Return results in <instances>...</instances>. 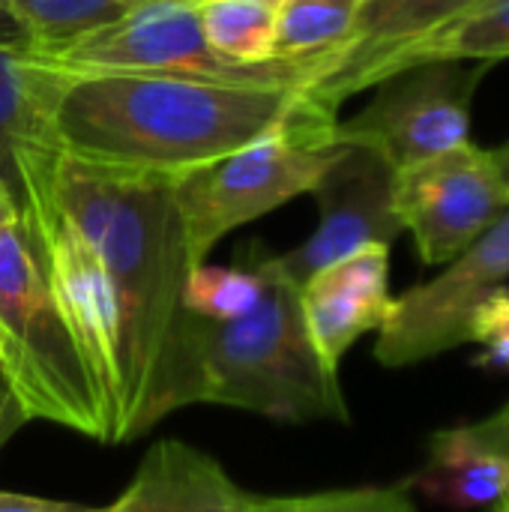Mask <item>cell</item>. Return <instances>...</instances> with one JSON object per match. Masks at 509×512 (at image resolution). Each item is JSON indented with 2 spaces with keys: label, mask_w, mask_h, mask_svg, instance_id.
<instances>
[{
  "label": "cell",
  "mask_w": 509,
  "mask_h": 512,
  "mask_svg": "<svg viewBox=\"0 0 509 512\" xmlns=\"http://www.w3.org/2000/svg\"><path fill=\"white\" fill-rule=\"evenodd\" d=\"M48 183L117 300L123 393L114 444H126L165 417V384L183 321L180 297L192 264L174 177L93 165L54 147Z\"/></svg>",
  "instance_id": "obj_1"
},
{
  "label": "cell",
  "mask_w": 509,
  "mask_h": 512,
  "mask_svg": "<svg viewBox=\"0 0 509 512\" xmlns=\"http://www.w3.org/2000/svg\"><path fill=\"white\" fill-rule=\"evenodd\" d=\"M300 99L291 87L72 75L54 111V141L81 162L177 177L279 129Z\"/></svg>",
  "instance_id": "obj_2"
},
{
  "label": "cell",
  "mask_w": 509,
  "mask_h": 512,
  "mask_svg": "<svg viewBox=\"0 0 509 512\" xmlns=\"http://www.w3.org/2000/svg\"><path fill=\"white\" fill-rule=\"evenodd\" d=\"M261 303L240 321L213 324L183 312L165 384L162 414L210 402L279 423L339 420L348 405L333 372L312 345L300 288L273 273L267 255Z\"/></svg>",
  "instance_id": "obj_3"
},
{
  "label": "cell",
  "mask_w": 509,
  "mask_h": 512,
  "mask_svg": "<svg viewBox=\"0 0 509 512\" xmlns=\"http://www.w3.org/2000/svg\"><path fill=\"white\" fill-rule=\"evenodd\" d=\"M336 114L300 99L294 114L258 141L174 177L189 264L198 267L234 228L261 219L297 195L315 192L339 159Z\"/></svg>",
  "instance_id": "obj_4"
},
{
  "label": "cell",
  "mask_w": 509,
  "mask_h": 512,
  "mask_svg": "<svg viewBox=\"0 0 509 512\" xmlns=\"http://www.w3.org/2000/svg\"><path fill=\"white\" fill-rule=\"evenodd\" d=\"M0 366L30 420L108 444L90 369L51 297L21 216L0 228Z\"/></svg>",
  "instance_id": "obj_5"
},
{
  "label": "cell",
  "mask_w": 509,
  "mask_h": 512,
  "mask_svg": "<svg viewBox=\"0 0 509 512\" xmlns=\"http://www.w3.org/2000/svg\"><path fill=\"white\" fill-rule=\"evenodd\" d=\"M54 147L57 144H33L18 150L15 165L21 219L30 234L42 276L51 288V297L90 369L108 423V444H114L123 393V345L117 300L93 249L75 231V225L60 210L51 192L48 156Z\"/></svg>",
  "instance_id": "obj_6"
},
{
  "label": "cell",
  "mask_w": 509,
  "mask_h": 512,
  "mask_svg": "<svg viewBox=\"0 0 509 512\" xmlns=\"http://www.w3.org/2000/svg\"><path fill=\"white\" fill-rule=\"evenodd\" d=\"M33 51V48H30ZM72 75H177L225 84L306 90L318 81L321 60L234 63L219 57L198 18L195 0H147L129 15L39 54Z\"/></svg>",
  "instance_id": "obj_7"
},
{
  "label": "cell",
  "mask_w": 509,
  "mask_h": 512,
  "mask_svg": "<svg viewBox=\"0 0 509 512\" xmlns=\"http://www.w3.org/2000/svg\"><path fill=\"white\" fill-rule=\"evenodd\" d=\"M483 69L423 63L381 81V93L348 123L336 141L375 150L393 171L435 159L468 144L471 99Z\"/></svg>",
  "instance_id": "obj_8"
},
{
  "label": "cell",
  "mask_w": 509,
  "mask_h": 512,
  "mask_svg": "<svg viewBox=\"0 0 509 512\" xmlns=\"http://www.w3.org/2000/svg\"><path fill=\"white\" fill-rule=\"evenodd\" d=\"M393 204L423 264H450L509 210L492 150L462 144L396 171Z\"/></svg>",
  "instance_id": "obj_9"
},
{
  "label": "cell",
  "mask_w": 509,
  "mask_h": 512,
  "mask_svg": "<svg viewBox=\"0 0 509 512\" xmlns=\"http://www.w3.org/2000/svg\"><path fill=\"white\" fill-rule=\"evenodd\" d=\"M509 276V210L450 267L390 300L378 327L375 360L387 369L414 366L468 342L477 306Z\"/></svg>",
  "instance_id": "obj_10"
},
{
  "label": "cell",
  "mask_w": 509,
  "mask_h": 512,
  "mask_svg": "<svg viewBox=\"0 0 509 512\" xmlns=\"http://www.w3.org/2000/svg\"><path fill=\"white\" fill-rule=\"evenodd\" d=\"M396 171L366 147L342 144L339 159L315 186L321 222L306 243L285 255H267L273 273L300 288L318 270L366 249L390 246L402 234L393 204Z\"/></svg>",
  "instance_id": "obj_11"
},
{
  "label": "cell",
  "mask_w": 509,
  "mask_h": 512,
  "mask_svg": "<svg viewBox=\"0 0 509 512\" xmlns=\"http://www.w3.org/2000/svg\"><path fill=\"white\" fill-rule=\"evenodd\" d=\"M477 3L480 0H363L351 42L303 96L336 114L348 96L390 78L396 60L423 36L471 12Z\"/></svg>",
  "instance_id": "obj_12"
},
{
  "label": "cell",
  "mask_w": 509,
  "mask_h": 512,
  "mask_svg": "<svg viewBox=\"0 0 509 512\" xmlns=\"http://www.w3.org/2000/svg\"><path fill=\"white\" fill-rule=\"evenodd\" d=\"M390 300V246H366L300 285L306 330L333 372L363 333L384 324Z\"/></svg>",
  "instance_id": "obj_13"
},
{
  "label": "cell",
  "mask_w": 509,
  "mask_h": 512,
  "mask_svg": "<svg viewBox=\"0 0 509 512\" xmlns=\"http://www.w3.org/2000/svg\"><path fill=\"white\" fill-rule=\"evenodd\" d=\"M258 495L243 492L228 471L186 441H156L132 483L105 512H252Z\"/></svg>",
  "instance_id": "obj_14"
},
{
  "label": "cell",
  "mask_w": 509,
  "mask_h": 512,
  "mask_svg": "<svg viewBox=\"0 0 509 512\" xmlns=\"http://www.w3.org/2000/svg\"><path fill=\"white\" fill-rule=\"evenodd\" d=\"M69 72L30 48H0V183L18 195V150L54 141V111Z\"/></svg>",
  "instance_id": "obj_15"
},
{
  "label": "cell",
  "mask_w": 509,
  "mask_h": 512,
  "mask_svg": "<svg viewBox=\"0 0 509 512\" xmlns=\"http://www.w3.org/2000/svg\"><path fill=\"white\" fill-rule=\"evenodd\" d=\"M360 3L363 0H279L273 60H321L324 75L351 42Z\"/></svg>",
  "instance_id": "obj_16"
},
{
  "label": "cell",
  "mask_w": 509,
  "mask_h": 512,
  "mask_svg": "<svg viewBox=\"0 0 509 512\" xmlns=\"http://www.w3.org/2000/svg\"><path fill=\"white\" fill-rule=\"evenodd\" d=\"M504 57H509V3L447 21L435 33L423 36L414 48H408L396 60L393 75L423 63H492Z\"/></svg>",
  "instance_id": "obj_17"
},
{
  "label": "cell",
  "mask_w": 509,
  "mask_h": 512,
  "mask_svg": "<svg viewBox=\"0 0 509 512\" xmlns=\"http://www.w3.org/2000/svg\"><path fill=\"white\" fill-rule=\"evenodd\" d=\"M264 255H249L246 264L234 267H210L198 264L189 270L180 306L186 315H195L201 321L228 324L246 318L264 297L267 273H264Z\"/></svg>",
  "instance_id": "obj_18"
},
{
  "label": "cell",
  "mask_w": 509,
  "mask_h": 512,
  "mask_svg": "<svg viewBox=\"0 0 509 512\" xmlns=\"http://www.w3.org/2000/svg\"><path fill=\"white\" fill-rule=\"evenodd\" d=\"M210 48L234 63L273 60L276 0H195Z\"/></svg>",
  "instance_id": "obj_19"
},
{
  "label": "cell",
  "mask_w": 509,
  "mask_h": 512,
  "mask_svg": "<svg viewBox=\"0 0 509 512\" xmlns=\"http://www.w3.org/2000/svg\"><path fill=\"white\" fill-rule=\"evenodd\" d=\"M147 0H9L24 24L33 51H54L90 30L120 21Z\"/></svg>",
  "instance_id": "obj_20"
},
{
  "label": "cell",
  "mask_w": 509,
  "mask_h": 512,
  "mask_svg": "<svg viewBox=\"0 0 509 512\" xmlns=\"http://www.w3.org/2000/svg\"><path fill=\"white\" fill-rule=\"evenodd\" d=\"M405 489H417L432 504L456 512L498 507L509 492V456H495L471 471H444L426 465L405 483Z\"/></svg>",
  "instance_id": "obj_21"
},
{
  "label": "cell",
  "mask_w": 509,
  "mask_h": 512,
  "mask_svg": "<svg viewBox=\"0 0 509 512\" xmlns=\"http://www.w3.org/2000/svg\"><path fill=\"white\" fill-rule=\"evenodd\" d=\"M252 512H417V507L405 486H366L291 498H258Z\"/></svg>",
  "instance_id": "obj_22"
},
{
  "label": "cell",
  "mask_w": 509,
  "mask_h": 512,
  "mask_svg": "<svg viewBox=\"0 0 509 512\" xmlns=\"http://www.w3.org/2000/svg\"><path fill=\"white\" fill-rule=\"evenodd\" d=\"M468 342L483 345V351L474 357L477 369L509 375V288H498L492 297H486L468 330Z\"/></svg>",
  "instance_id": "obj_23"
},
{
  "label": "cell",
  "mask_w": 509,
  "mask_h": 512,
  "mask_svg": "<svg viewBox=\"0 0 509 512\" xmlns=\"http://www.w3.org/2000/svg\"><path fill=\"white\" fill-rule=\"evenodd\" d=\"M0 512H105V507H87V504H72V501H48V498H33V495L0 492Z\"/></svg>",
  "instance_id": "obj_24"
},
{
  "label": "cell",
  "mask_w": 509,
  "mask_h": 512,
  "mask_svg": "<svg viewBox=\"0 0 509 512\" xmlns=\"http://www.w3.org/2000/svg\"><path fill=\"white\" fill-rule=\"evenodd\" d=\"M24 423H30V417H27V411L21 408V402L15 399L9 381L0 375V447H3Z\"/></svg>",
  "instance_id": "obj_25"
},
{
  "label": "cell",
  "mask_w": 509,
  "mask_h": 512,
  "mask_svg": "<svg viewBox=\"0 0 509 512\" xmlns=\"http://www.w3.org/2000/svg\"><path fill=\"white\" fill-rule=\"evenodd\" d=\"M0 48H33L24 24L18 21L9 0H0Z\"/></svg>",
  "instance_id": "obj_26"
},
{
  "label": "cell",
  "mask_w": 509,
  "mask_h": 512,
  "mask_svg": "<svg viewBox=\"0 0 509 512\" xmlns=\"http://www.w3.org/2000/svg\"><path fill=\"white\" fill-rule=\"evenodd\" d=\"M21 216V204H18V195L9 189V186H3L0 183V228L6 225V222H12V219H18Z\"/></svg>",
  "instance_id": "obj_27"
},
{
  "label": "cell",
  "mask_w": 509,
  "mask_h": 512,
  "mask_svg": "<svg viewBox=\"0 0 509 512\" xmlns=\"http://www.w3.org/2000/svg\"><path fill=\"white\" fill-rule=\"evenodd\" d=\"M492 159H495V165H498V174H501L504 186L509 189V141L504 144V147L492 150Z\"/></svg>",
  "instance_id": "obj_28"
},
{
  "label": "cell",
  "mask_w": 509,
  "mask_h": 512,
  "mask_svg": "<svg viewBox=\"0 0 509 512\" xmlns=\"http://www.w3.org/2000/svg\"><path fill=\"white\" fill-rule=\"evenodd\" d=\"M501 3H509V0H480L471 12H483V9H492V6H501ZM471 12H465V15H471ZM462 18V15H459Z\"/></svg>",
  "instance_id": "obj_29"
},
{
  "label": "cell",
  "mask_w": 509,
  "mask_h": 512,
  "mask_svg": "<svg viewBox=\"0 0 509 512\" xmlns=\"http://www.w3.org/2000/svg\"><path fill=\"white\" fill-rule=\"evenodd\" d=\"M501 504H504V507H507V510H509V492H507V495H504V501H501Z\"/></svg>",
  "instance_id": "obj_30"
},
{
  "label": "cell",
  "mask_w": 509,
  "mask_h": 512,
  "mask_svg": "<svg viewBox=\"0 0 509 512\" xmlns=\"http://www.w3.org/2000/svg\"><path fill=\"white\" fill-rule=\"evenodd\" d=\"M495 512H509V510H507V507H504V504H498V510H495Z\"/></svg>",
  "instance_id": "obj_31"
},
{
  "label": "cell",
  "mask_w": 509,
  "mask_h": 512,
  "mask_svg": "<svg viewBox=\"0 0 509 512\" xmlns=\"http://www.w3.org/2000/svg\"><path fill=\"white\" fill-rule=\"evenodd\" d=\"M0 375H3V366H0Z\"/></svg>",
  "instance_id": "obj_32"
},
{
  "label": "cell",
  "mask_w": 509,
  "mask_h": 512,
  "mask_svg": "<svg viewBox=\"0 0 509 512\" xmlns=\"http://www.w3.org/2000/svg\"><path fill=\"white\" fill-rule=\"evenodd\" d=\"M276 3H279V0H276Z\"/></svg>",
  "instance_id": "obj_33"
}]
</instances>
